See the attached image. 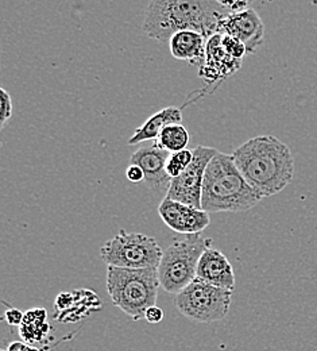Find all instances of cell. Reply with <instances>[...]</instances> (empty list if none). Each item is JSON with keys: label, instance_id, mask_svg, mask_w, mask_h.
Returning a JSON list of instances; mask_svg holds the SVG:
<instances>
[{"label": "cell", "instance_id": "1", "mask_svg": "<svg viewBox=\"0 0 317 351\" xmlns=\"http://www.w3.org/2000/svg\"><path fill=\"white\" fill-rule=\"evenodd\" d=\"M238 171L262 197L283 191L294 175L290 147L272 135H259L246 141L232 153Z\"/></svg>", "mask_w": 317, "mask_h": 351}, {"label": "cell", "instance_id": "2", "mask_svg": "<svg viewBox=\"0 0 317 351\" xmlns=\"http://www.w3.org/2000/svg\"><path fill=\"white\" fill-rule=\"evenodd\" d=\"M227 15L219 0H153L146 10L143 32L160 43L180 32H197L210 40L219 33Z\"/></svg>", "mask_w": 317, "mask_h": 351}, {"label": "cell", "instance_id": "3", "mask_svg": "<svg viewBox=\"0 0 317 351\" xmlns=\"http://www.w3.org/2000/svg\"><path fill=\"white\" fill-rule=\"evenodd\" d=\"M262 199L238 171L232 154L218 152L204 176L201 210L208 214L244 213L254 208Z\"/></svg>", "mask_w": 317, "mask_h": 351}, {"label": "cell", "instance_id": "4", "mask_svg": "<svg viewBox=\"0 0 317 351\" xmlns=\"http://www.w3.org/2000/svg\"><path fill=\"white\" fill-rule=\"evenodd\" d=\"M160 287L157 269L107 267V292L114 306L136 322L155 306Z\"/></svg>", "mask_w": 317, "mask_h": 351}, {"label": "cell", "instance_id": "5", "mask_svg": "<svg viewBox=\"0 0 317 351\" xmlns=\"http://www.w3.org/2000/svg\"><path fill=\"white\" fill-rule=\"evenodd\" d=\"M212 247V239L203 234L185 235L164 250L158 265V280L162 289L170 295H179L196 280L197 265L203 253Z\"/></svg>", "mask_w": 317, "mask_h": 351}, {"label": "cell", "instance_id": "6", "mask_svg": "<svg viewBox=\"0 0 317 351\" xmlns=\"http://www.w3.org/2000/svg\"><path fill=\"white\" fill-rule=\"evenodd\" d=\"M162 254L155 238L125 230H121L100 247L103 263L123 269H158Z\"/></svg>", "mask_w": 317, "mask_h": 351}, {"label": "cell", "instance_id": "7", "mask_svg": "<svg viewBox=\"0 0 317 351\" xmlns=\"http://www.w3.org/2000/svg\"><path fill=\"white\" fill-rule=\"evenodd\" d=\"M232 292L194 280L181 291L175 304L179 312L194 323H216L226 319L231 307Z\"/></svg>", "mask_w": 317, "mask_h": 351}, {"label": "cell", "instance_id": "8", "mask_svg": "<svg viewBox=\"0 0 317 351\" xmlns=\"http://www.w3.org/2000/svg\"><path fill=\"white\" fill-rule=\"evenodd\" d=\"M219 150L208 146H197L193 150V161L188 169L172 180L168 199L192 206L194 208H201V191L207 167L211 160L218 154Z\"/></svg>", "mask_w": 317, "mask_h": 351}, {"label": "cell", "instance_id": "9", "mask_svg": "<svg viewBox=\"0 0 317 351\" xmlns=\"http://www.w3.org/2000/svg\"><path fill=\"white\" fill-rule=\"evenodd\" d=\"M170 153L158 149L155 145L140 147L133 153L130 162L138 165L144 173V184L154 196H168L172 178L166 172Z\"/></svg>", "mask_w": 317, "mask_h": 351}, {"label": "cell", "instance_id": "10", "mask_svg": "<svg viewBox=\"0 0 317 351\" xmlns=\"http://www.w3.org/2000/svg\"><path fill=\"white\" fill-rule=\"evenodd\" d=\"M219 33L231 36L246 46L247 54H254L265 38V25L254 8L228 14L220 22Z\"/></svg>", "mask_w": 317, "mask_h": 351}, {"label": "cell", "instance_id": "11", "mask_svg": "<svg viewBox=\"0 0 317 351\" xmlns=\"http://www.w3.org/2000/svg\"><path fill=\"white\" fill-rule=\"evenodd\" d=\"M158 214L172 231L183 235L201 234L211 223L210 214L207 211L170 200L168 197L161 202Z\"/></svg>", "mask_w": 317, "mask_h": 351}, {"label": "cell", "instance_id": "12", "mask_svg": "<svg viewBox=\"0 0 317 351\" xmlns=\"http://www.w3.org/2000/svg\"><path fill=\"white\" fill-rule=\"evenodd\" d=\"M196 278L220 289L231 292L235 289L233 267L226 256L215 247H210L203 253L197 265Z\"/></svg>", "mask_w": 317, "mask_h": 351}, {"label": "cell", "instance_id": "13", "mask_svg": "<svg viewBox=\"0 0 317 351\" xmlns=\"http://www.w3.org/2000/svg\"><path fill=\"white\" fill-rule=\"evenodd\" d=\"M242 66V61L232 58L222 45V34L218 33L212 36L207 43L205 61L201 68H199V75L207 82H216L220 79L229 77L238 72Z\"/></svg>", "mask_w": 317, "mask_h": 351}, {"label": "cell", "instance_id": "14", "mask_svg": "<svg viewBox=\"0 0 317 351\" xmlns=\"http://www.w3.org/2000/svg\"><path fill=\"white\" fill-rule=\"evenodd\" d=\"M208 40L197 32H180L169 40V49L175 58L201 68L205 61Z\"/></svg>", "mask_w": 317, "mask_h": 351}, {"label": "cell", "instance_id": "15", "mask_svg": "<svg viewBox=\"0 0 317 351\" xmlns=\"http://www.w3.org/2000/svg\"><path fill=\"white\" fill-rule=\"evenodd\" d=\"M182 111L179 107H166L161 111L151 115L140 128H138L134 135L129 139V145H138L144 141H154L158 138L161 132L170 126L181 123Z\"/></svg>", "mask_w": 317, "mask_h": 351}, {"label": "cell", "instance_id": "16", "mask_svg": "<svg viewBox=\"0 0 317 351\" xmlns=\"http://www.w3.org/2000/svg\"><path fill=\"white\" fill-rule=\"evenodd\" d=\"M51 327L47 322V312L44 308H34L25 312L23 323L19 327V334L26 343H37L44 341Z\"/></svg>", "mask_w": 317, "mask_h": 351}, {"label": "cell", "instance_id": "17", "mask_svg": "<svg viewBox=\"0 0 317 351\" xmlns=\"http://www.w3.org/2000/svg\"><path fill=\"white\" fill-rule=\"evenodd\" d=\"M188 143H189V132L181 123L170 125L165 128L154 142V145L158 149H162L170 154L185 150Z\"/></svg>", "mask_w": 317, "mask_h": 351}, {"label": "cell", "instance_id": "18", "mask_svg": "<svg viewBox=\"0 0 317 351\" xmlns=\"http://www.w3.org/2000/svg\"><path fill=\"white\" fill-rule=\"evenodd\" d=\"M193 157H194L193 150H189V149L170 154L168 164H166V172L169 177L173 180V178H177L179 176H181L188 169V167L192 164Z\"/></svg>", "mask_w": 317, "mask_h": 351}, {"label": "cell", "instance_id": "19", "mask_svg": "<svg viewBox=\"0 0 317 351\" xmlns=\"http://www.w3.org/2000/svg\"><path fill=\"white\" fill-rule=\"evenodd\" d=\"M222 45L225 47L227 53L235 58V60H239L242 61L243 57L247 54V49L246 46L242 44L239 40L231 37V36H227V34H222Z\"/></svg>", "mask_w": 317, "mask_h": 351}, {"label": "cell", "instance_id": "20", "mask_svg": "<svg viewBox=\"0 0 317 351\" xmlns=\"http://www.w3.org/2000/svg\"><path fill=\"white\" fill-rule=\"evenodd\" d=\"M0 100H1V114H0V125L1 129L4 128V125L7 123L8 119H11L12 117V100L10 93L5 90V88L0 89Z\"/></svg>", "mask_w": 317, "mask_h": 351}, {"label": "cell", "instance_id": "21", "mask_svg": "<svg viewBox=\"0 0 317 351\" xmlns=\"http://www.w3.org/2000/svg\"><path fill=\"white\" fill-rule=\"evenodd\" d=\"M219 3L226 8L228 14H236V12H242L244 10L250 8V1H231V0H219Z\"/></svg>", "mask_w": 317, "mask_h": 351}, {"label": "cell", "instance_id": "22", "mask_svg": "<svg viewBox=\"0 0 317 351\" xmlns=\"http://www.w3.org/2000/svg\"><path fill=\"white\" fill-rule=\"evenodd\" d=\"M4 319L5 322L10 324V326H19L23 323V319H25V312L16 309V308H10L7 309L5 315H4Z\"/></svg>", "mask_w": 317, "mask_h": 351}, {"label": "cell", "instance_id": "23", "mask_svg": "<svg viewBox=\"0 0 317 351\" xmlns=\"http://www.w3.org/2000/svg\"><path fill=\"white\" fill-rule=\"evenodd\" d=\"M164 311L157 306L149 308L144 313V319L150 323V324H158L164 320Z\"/></svg>", "mask_w": 317, "mask_h": 351}, {"label": "cell", "instance_id": "24", "mask_svg": "<svg viewBox=\"0 0 317 351\" xmlns=\"http://www.w3.org/2000/svg\"><path fill=\"white\" fill-rule=\"evenodd\" d=\"M126 176H127V178H129L131 182L144 181V173H143V171H142L138 165L130 164V167H129L127 171H126Z\"/></svg>", "mask_w": 317, "mask_h": 351}, {"label": "cell", "instance_id": "25", "mask_svg": "<svg viewBox=\"0 0 317 351\" xmlns=\"http://www.w3.org/2000/svg\"><path fill=\"white\" fill-rule=\"evenodd\" d=\"M25 346H26V342H18L16 341V342H12V343L8 345L7 351H23Z\"/></svg>", "mask_w": 317, "mask_h": 351}, {"label": "cell", "instance_id": "26", "mask_svg": "<svg viewBox=\"0 0 317 351\" xmlns=\"http://www.w3.org/2000/svg\"><path fill=\"white\" fill-rule=\"evenodd\" d=\"M23 351H41L40 349H37V348H34V346H31V345H29V343H26V346H25V349Z\"/></svg>", "mask_w": 317, "mask_h": 351}, {"label": "cell", "instance_id": "27", "mask_svg": "<svg viewBox=\"0 0 317 351\" xmlns=\"http://www.w3.org/2000/svg\"><path fill=\"white\" fill-rule=\"evenodd\" d=\"M0 351H7V350H0Z\"/></svg>", "mask_w": 317, "mask_h": 351}]
</instances>
